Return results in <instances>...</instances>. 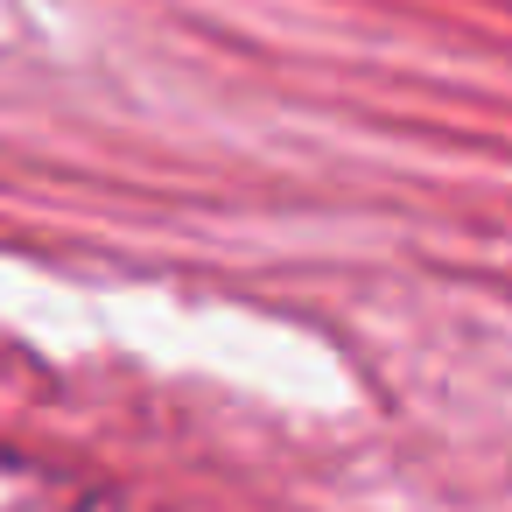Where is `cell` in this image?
<instances>
[{"label":"cell","mask_w":512,"mask_h":512,"mask_svg":"<svg viewBox=\"0 0 512 512\" xmlns=\"http://www.w3.org/2000/svg\"><path fill=\"white\" fill-rule=\"evenodd\" d=\"M0 512H127L99 477L29 449H0Z\"/></svg>","instance_id":"obj_1"}]
</instances>
